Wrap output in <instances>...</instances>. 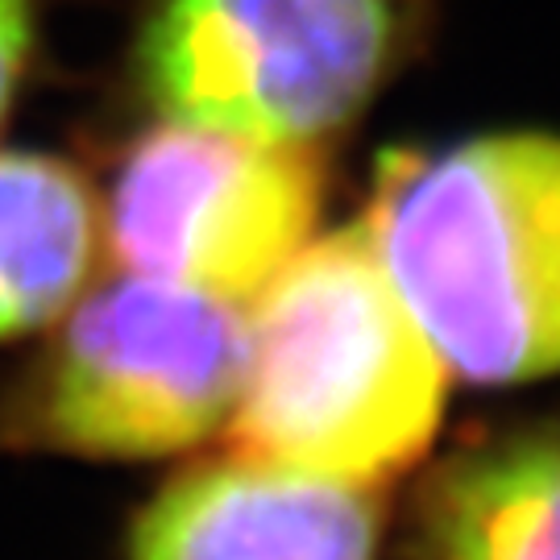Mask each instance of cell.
Segmentation results:
<instances>
[{
    "label": "cell",
    "instance_id": "obj_4",
    "mask_svg": "<svg viewBox=\"0 0 560 560\" xmlns=\"http://www.w3.org/2000/svg\"><path fill=\"white\" fill-rule=\"evenodd\" d=\"M67 312L21 395L30 441L88 457H162L229 423L245 374L241 303L120 275Z\"/></svg>",
    "mask_w": 560,
    "mask_h": 560
},
{
    "label": "cell",
    "instance_id": "obj_8",
    "mask_svg": "<svg viewBox=\"0 0 560 560\" xmlns=\"http://www.w3.org/2000/svg\"><path fill=\"white\" fill-rule=\"evenodd\" d=\"M101 217L75 166L0 154V340L62 316L96 261Z\"/></svg>",
    "mask_w": 560,
    "mask_h": 560
},
{
    "label": "cell",
    "instance_id": "obj_7",
    "mask_svg": "<svg viewBox=\"0 0 560 560\" xmlns=\"http://www.w3.org/2000/svg\"><path fill=\"white\" fill-rule=\"evenodd\" d=\"M423 560H560V423L465 448L420 506Z\"/></svg>",
    "mask_w": 560,
    "mask_h": 560
},
{
    "label": "cell",
    "instance_id": "obj_9",
    "mask_svg": "<svg viewBox=\"0 0 560 560\" xmlns=\"http://www.w3.org/2000/svg\"><path fill=\"white\" fill-rule=\"evenodd\" d=\"M30 46H34V0H0V120L13 108Z\"/></svg>",
    "mask_w": 560,
    "mask_h": 560
},
{
    "label": "cell",
    "instance_id": "obj_1",
    "mask_svg": "<svg viewBox=\"0 0 560 560\" xmlns=\"http://www.w3.org/2000/svg\"><path fill=\"white\" fill-rule=\"evenodd\" d=\"M448 370L399 300L365 221L312 237L254 295L233 444L378 486L428 453Z\"/></svg>",
    "mask_w": 560,
    "mask_h": 560
},
{
    "label": "cell",
    "instance_id": "obj_6",
    "mask_svg": "<svg viewBox=\"0 0 560 560\" xmlns=\"http://www.w3.org/2000/svg\"><path fill=\"white\" fill-rule=\"evenodd\" d=\"M378 532L370 486L237 453L145 506L133 560H378Z\"/></svg>",
    "mask_w": 560,
    "mask_h": 560
},
{
    "label": "cell",
    "instance_id": "obj_2",
    "mask_svg": "<svg viewBox=\"0 0 560 560\" xmlns=\"http://www.w3.org/2000/svg\"><path fill=\"white\" fill-rule=\"evenodd\" d=\"M365 229L453 378L560 374V133L502 129L395 154Z\"/></svg>",
    "mask_w": 560,
    "mask_h": 560
},
{
    "label": "cell",
    "instance_id": "obj_5",
    "mask_svg": "<svg viewBox=\"0 0 560 560\" xmlns=\"http://www.w3.org/2000/svg\"><path fill=\"white\" fill-rule=\"evenodd\" d=\"M320 196L307 145L166 120L120 162L104 233L125 275L249 303L316 237Z\"/></svg>",
    "mask_w": 560,
    "mask_h": 560
},
{
    "label": "cell",
    "instance_id": "obj_3",
    "mask_svg": "<svg viewBox=\"0 0 560 560\" xmlns=\"http://www.w3.org/2000/svg\"><path fill=\"white\" fill-rule=\"evenodd\" d=\"M432 0H154L138 83L162 120L316 145L420 50Z\"/></svg>",
    "mask_w": 560,
    "mask_h": 560
}]
</instances>
